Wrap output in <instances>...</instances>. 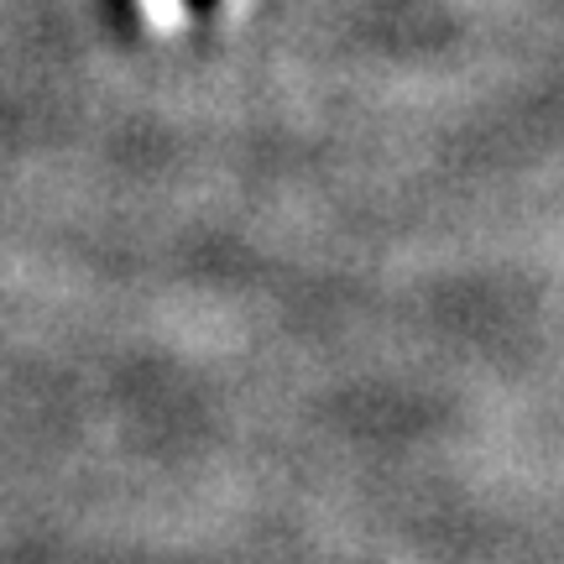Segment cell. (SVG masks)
<instances>
[{
	"instance_id": "cell-1",
	"label": "cell",
	"mask_w": 564,
	"mask_h": 564,
	"mask_svg": "<svg viewBox=\"0 0 564 564\" xmlns=\"http://www.w3.org/2000/svg\"><path fill=\"white\" fill-rule=\"evenodd\" d=\"M141 11H147V26H152V32H178L183 26L178 0H141Z\"/></svg>"
}]
</instances>
